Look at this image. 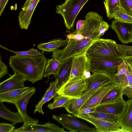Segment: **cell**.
<instances>
[{
    "instance_id": "4dcf8cb0",
    "label": "cell",
    "mask_w": 132,
    "mask_h": 132,
    "mask_svg": "<svg viewBox=\"0 0 132 132\" xmlns=\"http://www.w3.org/2000/svg\"><path fill=\"white\" fill-rule=\"evenodd\" d=\"M57 81L56 80L54 81H51L49 85V86L47 88L43 97L48 96H52L54 97L53 99L55 98L58 95L57 92Z\"/></svg>"
},
{
    "instance_id": "1f68e13d",
    "label": "cell",
    "mask_w": 132,
    "mask_h": 132,
    "mask_svg": "<svg viewBox=\"0 0 132 132\" xmlns=\"http://www.w3.org/2000/svg\"><path fill=\"white\" fill-rule=\"evenodd\" d=\"M120 7L127 14L132 16V0H120Z\"/></svg>"
},
{
    "instance_id": "d6986e66",
    "label": "cell",
    "mask_w": 132,
    "mask_h": 132,
    "mask_svg": "<svg viewBox=\"0 0 132 132\" xmlns=\"http://www.w3.org/2000/svg\"><path fill=\"white\" fill-rule=\"evenodd\" d=\"M97 89L81 96L79 98L71 99L63 107L68 112L73 115L78 113L81 107L89 97Z\"/></svg>"
},
{
    "instance_id": "8d00e7d4",
    "label": "cell",
    "mask_w": 132,
    "mask_h": 132,
    "mask_svg": "<svg viewBox=\"0 0 132 132\" xmlns=\"http://www.w3.org/2000/svg\"><path fill=\"white\" fill-rule=\"evenodd\" d=\"M127 65L128 69L126 73V75L129 86L132 88V72L129 66Z\"/></svg>"
},
{
    "instance_id": "3957f363",
    "label": "cell",
    "mask_w": 132,
    "mask_h": 132,
    "mask_svg": "<svg viewBox=\"0 0 132 132\" xmlns=\"http://www.w3.org/2000/svg\"><path fill=\"white\" fill-rule=\"evenodd\" d=\"M88 57H123L132 55V46L117 44L114 40L99 38L88 48Z\"/></svg>"
},
{
    "instance_id": "9c48e42d",
    "label": "cell",
    "mask_w": 132,
    "mask_h": 132,
    "mask_svg": "<svg viewBox=\"0 0 132 132\" xmlns=\"http://www.w3.org/2000/svg\"><path fill=\"white\" fill-rule=\"evenodd\" d=\"M36 88L34 87L24 93L14 102L18 112L21 117L23 123H38L39 120L30 117L26 112V108L29 100L35 93Z\"/></svg>"
},
{
    "instance_id": "4316f807",
    "label": "cell",
    "mask_w": 132,
    "mask_h": 132,
    "mask_svg": "<svg viewBox=\"0 0 132 132\" xmlns=\"http://www.w3.org/2000/svg\"><path fill=\"white\" fill-rule=\"evenodd\" d=\"M112 16L113 18L116 20L132 24V16L126 13L120 6L114 10Z\"/></svg>"
},
{
    "instance_id": "52a82bcc",
    "label": "cell",
    "mask_w": 132,
    "mask_h": 132,
    "mask_svg": "<svg viewBox=\"0 0 132 132\" xmlns=\"http://www.w3.org/2000/svg\"><path fill=\"white\" fill-rule=\"evenodd\" d=\"M52 118L62 125L63 128L70 132H98L94 128L78 120L73 115L65 114L58 116L54 114Z\"/></svg>"
},
{
    "instance_id": "7bdbcfd3",
    "label": "cell",
    "mask_w": 132,
    "mask_h": 132,
    "mask_svg": "<svg viewBox=\"0 0 132 132\" xmlns=\"http://www.w3.org/2000/svg\"><path fill=\"white\" fill-rule=\"evenodd\" d=\"M130 42L132 43V39H131V40Z\"/></svg>"
},
{
    "instance_id": "ee69618b",
    "label": "cell",
    "mask_w": 132,
    "mask_h": 132,
    "mask_svg": "<svg viewBox=\"0 0 132 132\" xmlns=\"http://www.w3.org/2000/svg\"><path fill=\"white\" fill-rule=\"evenodd\" d=\"M1 0H0V1Z\"/></svg>"
},
{
    "instance_id": "b9f144b4",
    "label": "cell",
    "mask_w": 132,
    "mask_h": 132,
    "mask_svg": "<svg viewBox=\"0 0 132 132\" xmlns=\"http://www.w3.org/2000/svg\"><path fill=\"white\" fill-rule=\"evenodd\" d=\"M90 72L89 71H86L85 72L84 76L85 79L88 78L91 75Z\"/></svg>"
},
{
    "instance_id": "7402d4cb",
    "label": "cell",
    "mask_w": 132,
    "mask_h": 132,
    "mask_svg": "<svg viewBox=\"0 0 132 132\" xmlns=\"http://www.w3.org/2000/svg\"><path fill=\"white\" fill-rule=\"evenodd\" d=\"M123 88L122 84L117 81L116 84L103 98L100 104L116 101L122 97Z\"/></svg>"
},
{
    "instance_id": "d6a6232c",
    "label": "cell",
    "mask_w": 132,
    "mask_h": 132,
    "mask_svg": "<svg viewBox=\"0 0 132 132\" xmlns=\"http://www.w3.org/2000/svg\"><path fill=\"white\" fill-rule=\"evenodd\" d=\"M53 98V96H51L43 97L40 101L35 106V108L34 110V113H35L36 112H38L42 114H44V113L42 108L43 105Z\"/></svg>"
},
{
    "instance_id": "e0dca14e",
    "label": "cell",
    "mask_w": 132,
    "mask_h": 132,
    "mask_svg": "<svg viewBox=\"0 0 132 132\" xmlns=\"http://www.w3.org/2000/svg\"><path fill=\"white\" fill-rule=\"evenodd\" d=\"M126 101L122 97L113 102L100 104L96 107V111L117 115L120 117L123 113Z\"/></svg>"
},
{
    "instance_id": "74e56055",
    "label": "cell",
    "mask_w": 132,
    "mask_h": 132,
    "mask_svg": "<svg viewBox=\"0 0 132 132\" xmlns=\"http://www.w3.org/2000/svg\"><path fill=\"white\" fill-rule=\"evenodd\" d=\"M96 107L88 108L81 110L79 111L78 113L75 115H82L88 114L90 113L95 111Z\"/></svg>"
},
{
    "instance_id": "7a4b0ae2",
    "label": "cell",
    "mask_w": 132,
    "mask_h": 132,
    "mask_svg": "<svg viewBox=\"0 0 132 132\" xmlns=\"http://www.w3.org/2000/svg\"><path fill=\"white\" fill-rule=\"evenodd\" d=\"M44 52L35 56H17L10 57V66L14 72L23 76L27 80L34 84L42 79L48 59L44 56Z\"/></svg>"
},
{
    "instance_id": "60d3db41",
    "label": "cell",
    "mask_w": 132,
    "mask_h": 132,
    "mask_svg": "<svg viewBox=\"0 0 132 132\" xmlns=\"http://www.w3.org/2000/svg\"><path fill=\"white\" fill-rule=\"evenodd\" d=\"M123 58L126 63L129 66L132 72V55Z\"/></svg>"
},
{
    "instance_id": "8992f818",
    "label": "cell",
    "mask_w": 132,
    "mask_h": 132,
    "mask_svg": "<svg viewBox=\"0 0 132 132\" xmlns=\"http://www.w3.org/2000/svg\"><path fill=\"white\" fill-rule=\"evenodd\" d=\"M88 82L84 78L75 77L69 79L57 91L58 95L72 98H79L87 89Z\"/></svg>"
},
{
    "instance_id": "277c9868",
    "label": "cell",
    "mask_w": 132,
    "mask_h": 132,
    "mask_svg": "<svg viewBox=\"0 0 132 132\" xmlns=\"http://www.w3.org/2000/svg\"><path fill=\"white\" fill-rule=\"evenodd\" d=\"M91 63L90 71L107 74L114 80L118 66L124 60L123 57H88Z\"/></svg>"
},
{
    "instance_id": "5bb4252c",
    "label": "cell",
    "mask_w": 132,
    "mask_h": 132,
    "mask_svg": "<svg viewBox=\"0 0 132 132\" xmlns=\"http://www.w3.org/2000/svg\"><path fill=\"white\" fill-rule=\"evenodd\" d=\"M110 26L117 35L119 40L123 44H127L132 39V24L113 20Z\"/></svg>"
},
{
    "instance_id": "e575fe53",
    "label": "cell",
    "mask_w": 132,
    "mask_h": 132,
    "mask_svg": "<svg viewBox=\"0 0 132 132\" xmlns=\"http://www.w3.org/2000/svg\"><path fill=\"white\" fill-rule=\"evenodd\" d=\"M110 26L107 22L103 20L101 21L98 30L100 37L104 35L105 32L108 30Z\"/></svg>"
},
{
    "instance_id": "603a6c76",
    "label": "cell",
    "mask_w": 132,
    "mask_h": 132,
    "mask_svg": "<svg viewBox=\"0 0 132 132\" xmlns=\"http://www.w3.org/2000/svg\"><path fill=\"white\" fill-rule=\"evenodd\" d=\"M30 86L19 89L10 90L0 93V101L14 104L15 101L20 97L22 94L29 90Z\"/></svg>"
},
{
    "instance_id": "ab89813d",
    "label": "cell",
    "mask_w": 132,
    "mask_h": 132,
    "mask_svg": "<svg viewBox=\"0 0 132 132\" xmlns=\"http://www.w3.org/2000/svg\"><path fill=\"white\" fill-rule=\"evenodd\" d=\"M8 1V0L0 1V16L1 15Z\"/></svg>"
},
{
    "instance_id": "7c38bea8",
    "label": "cell",
    "mask_w": 132,
    "mask_h": 132,
    "mask_svg": "<svg viewBox=\"0 0 132 132\" xmlns=\"http://www.w3.org/2000/svg\"><path fill=\"white\" fill-rule=\"evenodd\" d=\"M93 73L89 77L85 79L88 82V86L87 89L83 93L81 96L114 81L111 76L107 74L97 72Z\"/></svg>"
},
{
    "instance_id": "f1b7e54d",
    "label": "cell",
    "mask_w": 132,
    "mask_h": 132,
    "mask_svg": "<svg viewBox=\"0 0 132 132\" xmlns=\"http://www.w3.org/2000/svg\"><path fill=\"white\" fill-rule=\"evenodd\" d=\"M71 98L61 95H58L54 99L53 102L49 104L47 107L51 109L60 107H63Z\"/></svg>"
},
{
    "instance_id": "8fae6325",
    "label": "cell",
    "mask_w": 132,
    "mask_h": 132,
    "mask_svg": "<svg viewBox=\"0 0 132 132\" xmlns=\"http://www.w3.org/2000/svg\"><path fill=\"white\" fill-rule=\"evenodd\" d=\"M65 132L64 128H61L50 121L44 124L37 123H23L21 127L14 129L13 132Z\"/></svg>"
},
{
    "instance_id": "484cf974",
    "label": "cell",
    "mask_w": 132,
    "mask_h": 132,
    "mask_svg": "<svg viewBox=\"0 0 132 132\" xmlns=\"http://www.w3.org/2000/svg\"><path fill=\"white\" fill-rule=\"evenodd\" d=\"M93 117L114 123H118L119 118L118 116L113 114L96 111L88 114Z\"/></svg>"
},
{
    "instance_id": "4fadbf2b",
    "label": "cell",
    "mask_w": 132,
    "mask_h": 132,
    "mask_svg": "<svg viewBox=\"0 0 132 132\" xmlns=\"http://www.w3.org/2000/svg\"><path fill=\"white\" fill-rule=\"evenodd\" d=\"M40 0H26L18 16L20 28L27 30L31 22V17Z\"/></svg>"
},
{
    "instance_id": "2e32d148",
    "label": "cell",
    "mask_w": 132,
    "mask_h": 132,
    "mask_svg": "<svg viewBox=\"0 0 132 132\" xmlns=\"http://www.w3.org/2000/svg\"><path fill=\"white\" fill-rule=\"evenodd\" d=\"M9 75V78L1 82L0 93L27 87L24 85L27 80L23 76L16 72L13 75Z\"/></svg>"
},
{
    "instance_id": "f546056e",
    "label": "cell",
    "mask_w": 132,
    "mask_h": 132,
    "mask_svg": "<svg viewBox=\"0 0 132 132\" xmlns=\"http://www.w3.org/2000/svg\"><path fill=\"white\" fill-rule=\"evenodd\" d=\"M1 47L14 53L17 56H35L39 55L41 53V52L33 48H31L28 51H15L11 50L3 46H1Z\"/></svg>"
},
{
    "instance_id": "30bf717a",
    "label": "cell",
    "mask_w": 132,
    "mask_h": 132,
    "mask_svg": "<svg viewBox=\"0 0 132 132\" xmlns=\"http://www.w3.org/2000/svg\"><path fill=\"white\" fill-rule=\"evenodd\" d=\"M91 68L90 62L86 53L74 56L69 79L75 77L84 78L85 72L90 71Z\"/></svg>"
},
{
    "instance_id": "ffe728a7",
    "label": "cell",
    "mask_w": 132,
    "mask_h": 132,
    "mask_svg": "<svg viewBox=\"0 0 132 132\" xmlns=\"http://www.w3.org/2000/svg\"><path fill=\"white\" fill-rule=\"evenodd\" d=\"M118 123L121 128L132 132V97L126 101L124 111Z\"/></svg>"
},
{
    "instance_id": "83f0119b",
    "label": "cell",
    "mask_w": 132,
    "mask_h": 132,
    "mask_svg": "<svg viewBox=\"0 0 132 132\" xmlns=\"http://www.w3.org/2000/svg\"><path fill=\"white\" fill-rule=\"evenodd\" d=\"M107 16L109 20L113 18L112 15L114 10L120 6V0H104Z\"/></svg>"
},
{
    "instance_id": "d590c367",
    "label": "cell",
    "mask_w": 132,
    "mask_h": 132,
    "mask_svg": "<svg viewBox=\"0 0 132 132\" xmlns=\"http://www.w3.org/2000/svg\"><path fill=\"white\" fill-rule=\"evenodd\" d=\"M7 67L5 63L3 62L2 57H0V78L3 77L6 74H8Z\"/></svg>"
},
{
    "instance_id": "d4e9b609",
    "label": "cell",
    "mask_w": 132,
    "mask_h": 132,
    "mask_svg": "<svg viewBox=\"0 0 132 132\" xmlns=\"http://www.w3.org/2000/svg\"><path fill=\"white\" fill-rule=\"evenodd\" d=\"M60 63L56 59L53 58L48 59L45 67L43 77L49 79L52 75L56 76L57 73Z\"/></svg>"
},
{
    "instance_id": "836d02e7",
    "label": "cell",
    "mask_w": 132,
    "mask_h": 132,
    "mask_svg": "<svg viewBox=\"0 0 132 132\" xmlns=\"http://www.w3.org/2000/svg\"><path fill=\"white\" fill-rule=\"evenodd\" d=\"M12 124L2 122L0 123V132H13L15 129Z\"/></svg>"
},
{
    "instance_id": "5b68a950",
    "label": "cell",
    "mask_w": 132,
    "mask_h": 132,
    "mask_svg": "<svg viewBox=\"0 0 132 132\" xmlns=\"http://www.w3.org/2000/svg\"><path fill=\"white\" fill-rule=\"evenodd\" d=\"M89 0H66L56 6V12L63 17L65 27L70 30L73 27L78 13Z\"/></svg>"
},
{
    "instance_id": "44dd1931",
    "label": "cell",
    "mask_w": 132,
    "mask_h": 132,
    "mask_svg": "<svg viewBox=\"0 0 132 132\" xmlns=\"http://www.w3.org/2000/svg\"><path fill=\"white\" fill-rule=\"evenodd\" d=\"M68 40L67 38L65 39L55 38L47 42L40 43L37 45V47L39 49L44 52H53L57 49L66 46Z\"/></svg>"
},
{
    "instance_id": "cb8c5ba5",
    "label": "cell",
    "mask_w": 132,
    "mask_h": 132,
    "mask_svg": "<svg viewBox=\"0 0 132 132\" xmlns=\"http://www.w3.org/2000/svg\"><path fill=\"white\" fill-rule=\"evenodd\" d=\"M0 101V117L10 121L12 124L15 125L16 124L23 122L22 119L18 113L13 112L8 109Z\"/></svg>"
},
{
    "instance_id": "f35d334b",
    "label": "cell",
    "mask_w": 132,
    "mask_h": 132,
    "mask_svg": "<svg viewBox=\"0 0 132 132\" xmlns=\"http://www.w3.org/2000/svg\"><path fill=\"white\" fill-rule=\"evenodd\" d=\"M85 22V20H80L77 21L76 24V29L75 31V32H78L80 30L83 26Z\"/></svg>"
},
{
    "instance_id": "ac0fdd59",
    "label": "cell",
    "mask_w": 132,
    "mask_h": 132,
    "mask_svg": "<svg viewBox=\"0 0 132 132\" xmlns=\"http://www.w3.org/2000/svg\"><path fill=\"white\" fill-rule=\"evenodd\" d=\"M73 57H70L60 63L57 74L54 77L57 81V90L69 80L71 73Z\"/></svg>"
},
{
    "instance_id": "9a60e30c",
    "label": "cell",
    "mask_w": 132,
    "mask_h": 132,
    "mask_svg": "<svg viewBox=\"0 0 132 132\" xmlns=\"http://www.w3.org/2000/svg\"><path fill=\"white\" fill-rule=\"evenodd\" d=\"M117 82V81H114L98 89L86 101L81 107L80 110L88 108L96 107L100 104L104 97Z\"/></svg>"
},
{
    "instance_id": "6da1fadb",
    "label": "cell",
    "mask_w": 132,
    "mask_h": 132,
    "mask_svg": "<svg viewBox=\"0 0 132 132\" xmlns=\"http://www.w3.org/2000/svg\"><path fill=\"white\" fill-rule=\"evenodd\" d=\"M103 17L90 11L85 17V23L80 30L68 35V43L63 48L53 52L52 57L61 63L67 59L86 53L89 47L100 37L98 30Z\"/></svg>"
},
{
    "instance_id": "ba28073f",
    "label": "cell",
    "mask_w": 132,
    "mask_h": 132,
    "mask_svg": "<svg viewBox=\"0 0 132 132\" xmlns=\"http://www.w3.org/2000/svg\"><path fill=\"white\" fill-rule=\"evenodd\" d=\"M94 125L98 132H128L121 128L118 123H114L92 117L88 114L73 115Z\"/></svg>"
}]
</instances>
